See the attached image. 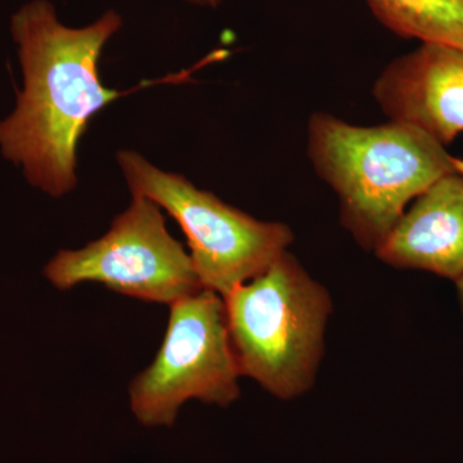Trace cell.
Returning a JSON list of instances; mask_svg holds the SVG:
<instances>
[{"label":"cell","mask_w":463,"mask_h":463,"mask_svg":"<svg viewBox=\"0 0 463 463\" xmlns=\"http://www.w3.org/2000/svg\"><path fill=\"white\" fill-rule=\"evenodd\" d=\"M373 96L389 120L413 125L446 147L463 133V50L423 43L388 63Z\"/></svg>","instance_id":"7"},{"label":"cell","mask_w":463,"mask_h":463,"mask_svg":"<svg viewBox=\"0 0 463 463\" xmlns=\"http://www.w3.org/2000/svg\"><path fill=\"white\" fill-rule=\"evenodd\" d=\"M307 152L317 175L339 199L341 223L373 251L411 201L456 172L441 143L399 121L359 127L315 112L307 121Z\"/></svg>","instance_id":"2"},{"label":"cell","mask_w":463,"mask_h":463,"mask_svg":"<svg viewBox=\"0 0 463 463\" xmlns=\"http://www.w3.org/2000/svg\"><path fill=\"white\" fill-rule=\"evenodd\" d=\"M456 286L457 292H458L459 301H461V306L463 309V276L461 277V279H457Z\"/></svg>","instance_id":"12"},{"label":"cell","mask_w":463,"mask_h":463,"mask_svg":"<svg viewBox=\"0 0 463 463\" xmlns=\"http://www.w3.org/2000/svg\"><path fill=\"white\" fill-rule=\"evenodd\" d=\"M240 376L223 298L203 288L170 306L165 339L130 385V403L143 425H172L190 399L222 407L236 401Z\"/></svg>","instance_id":"5"},{"label":"cell","mask_w":463,"mask_h":463,"mask_svg":"<svg viewBox=\"0 0 463 463\" xmlns=\"http://www.w3.org/2000/svg\"><path fill=\"white\" fill-rule=\"evenodd\" d=\"M184 2L190 3L192 5H196V7L215 9L218 8L224 0H184Z\"/></svg>","instance_id":"10"},{"label":"cell","mask_w":463,"mask_h":463,"mask_svg":"<svg viewBox=\"0 0 463 463\" xmlns=\"http://www.w3.org/2000/svg\"><path fill=\"white\" fill-rule=\"evenodd\" d=\"M223 300L241 376L282 399L307 392L321 361L327 291L288 251Z\"/></svg>","instance_id":"3"},{"label":"cell","mask_w":463,"mask_h":463,"mask_svg":"<svg viewBox=\"0 0 463 463\" xmlns=\"http://www.w3.org/2000/svg\"><path fill=\"white\" fill-rule=\"evenodd\" d=\"M161 207L133 196L108 233L80 250H61L44 274L58 289L97 282L118 294L172 304L203 289L191 255L169 233Z\"/></svg>","instance_id":"6"},{"label":"cell","mask_w":463,"mask_h":463,"mask_svg":"<svg viewBox=\"0 0 463 463\" xmlns=\"http://www.w3.org/2000/svg\"><path fill=\"white\" fill-rule=\"evenodd\" d=\"M116 160L133 196L154 201L181 225L201 286L222 298L265 272L294 241L288 225L258 221L138 152H118Z\"/></svg>","instance_id":"4"},{"label":"cell","mask_w":463,"mask_h":463,"mask_svg":"<svg viewBox=\"0 0 463 463\" xmlns=\"http://www.w3.org/2000/svg\"><path fill=\"white\" fill-rule=\"evenodd\" d=\"M395 35L463 50V0H365Z\"/></svg>","instance_id":"9"},{"label":"cell","mask_w":463,"mask_h":463,"mask_svg":"<svg viewBox=\"0 0 463 463\" xmlns=\"http://www.w3.org/2000/svg\"><path fill=\"white\" fill-rule=\"evenodd\" d=\"M383 263L457 279L463 276V176L447 174L422 192L376 249Z\"/></svg>","instance_id":"8"},{"label":"cell","mask_w":463,"mask_h":463,"mask_svg":"<svg viewBox=\"0 0 463 463\" xmlns=\"http://www.w3.org/2000/svg\"><path fill=\"white\" fill-rule=\"evenodd\" d=\"M123 17L109 9L94 23H61L50 0H32L12 16L24 90L0 120V151L27 182L52 197L76 187V152L91 118L124 96L99 75V60Z\"/></svg>","instance_id":"1"},{"label":"cell","mask_w":463,"mask_h":463,"mask_svg":"<svg viewBox=\"0 0 463 463\" xmlns=\"http://www.w3.org/2000/svg\"><path fill=\"white\" fill-rule=\"evenodd\" d=\"M452 161L456 172L461 174V175L463 176V158L453 157Z\"/></svg>","instance_id":"11"}]
</instances>
